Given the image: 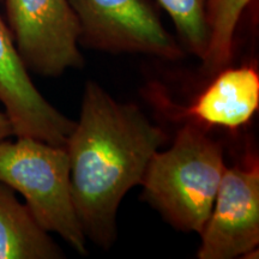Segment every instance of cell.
Wrapping results in <instances>:
<instances>
[{
  "label": "cell",
  "instance_id": "1",
  "mask_svg": "<svg viewBox=\"0 0 259 259\" xmlns=\"http://www.w3.org/2000/svg\"><path fill=\"white\" fill-rule=\"evenodd\" d=\"M167 135L134 103L116 101L100 84H85L78 120L67 138L71 192L87 238L101 247L116 239L126 193L141 185Z\"/></svg>",
  "mask_w": 259,
  "mask_h": 259
},
{
  "label": "cell",
  "instance_id": "2",
  "mask_svg": "<svg viewBox=\"0 0 259 259\" xmlns=\"http://www.w3.org/2000/svg\"><path fill=\"white\" fill-rule=\"evenodd\" d=\"M223 149L198 122L179 130L168 150H157L141 185L144 196L176 228L202 232L226 170Z\"/></svg>",
  "mask_w": 259,
  "mask_h": 259
},
{
  "label": "cell",
  "instance_id": "3",
  "mask_svg": "<svg viewBox=\"0 0 259 259\" xmlns=\"http://www.w3.org/2000/svg\"><path fill=\"white\" fill-rule=\"evenodd\" d=\"M0 181L24 197L45 231L61 236L78 253H87V236L71 192L66 148L30 137L4 139L0 142Z\"/></svg>",
  "mask_w": 259,
  "mask_h": 259
},
{
  "label": "cell",
  "instance_id": "4",
  "mask_svg": "<svg viewBox=\"0 0 259 259\" xmlns=\"http://www.w3.org/2000/svg\"><path fill=\"white\" fill-rule=\"evenodd\" d=\"M79 44L108 53H139L178 60L185 50L147 0H69Z\"/></svg>",
  "mask_w": 259,
  "mask_h": 259
},
{
  "label": "cell",
  "instance_id": "5",
  "mask_svg": "<svg viewBox=\"0 0 259 259\" xmlns=\"http://www.w3.org/2000/svg\"><path fill=\"white\" fill-rule=\"evenodd\" d=\"M9 29L29 72L58 77L83 65L69 0H4Z\"/></svg>",
  "mask_w": 259,
  "mask_h": 259
},
{
  "label": "cell",
  "instance_id": "6",
  "mask_svg": "<svg viewBox=\"0 0 259 259\" xmlns=\"http://www.w3.org/2000/svg\"><path fill=\"white\" fill-rule=\"evenodd\" d=\"M199 259H233L259 245V167L226 168L202 232Z\"/></svg>",
  "mask_w": 259,
  "mask_h": 259
},
{
  "label": "cell",
  "instance_id": "7",
  "mask_svg": "<svg viewBox=\"0 0 259 259\" xmlns=\"http://www.w3.org/2000/svg\"><path fill=\"white\" fill-rule=\"evenodd\" d=\"M0 103L15 137H30L65 147L74 120L51 105L32 83L9 25L0 16Z\"/></svg>",
  "mask_w": 259,
  "mask_h": 259
},
{
  "label": "cell",
  "instance_id": "8",
  "mask_svg": "<svg viewBox=\"0 0 259 259\" xmlns=\"http://www.w3.org/2000/svg\"><path fill=\"white\" fill-rule=\"evenodd\" d=\"M199 94L185 115L198 124L235 130L251 120L259 107V74L252 66L225 67Z\"/></svg>",
  "mask_w": 259,
  "mask_h": 259
},
{
  "label": "cell",
  "instance_id": "9",
  "mask_svg": "<svg viewBox=\"0 0 259 259\" xmlns=\"http://www.w3.org/2000/svg\"><path fill=\"white\" fill-rule=\"evenodd\" d=\"M63 251L0 181V259H59Z\"/></svg>",
  "mask_w": 259,
  "mask_h": 259
},
{
  "label": "cell",
  "instance_id": "10",
  "mask_svg": "<svg viewBox=\"0 0 259 259\" xmlns=\"http://www.w3.org/2000/svg\"><path fill=\"white\" fill-rule=\"evenodd\" d=\"M252 0H208V50L202 59L203 71L213 76L229 65L234 52L236 27Z\"/></svg>",
  "mask_w": 259,
  "mask_h": 259
},
{
  "label": "cell",
  "instance_id": "11",
  "mask_svg": "<svg viewBox=\"0 0 259 259\" xmlns=\"http://www.w3.org/2000/svg\"><path fill=\"white\" fill-rule=\"evenodd\" d=\"M168 12L177 29L180 45L200 60L209 44L206 19L208 0H157Z\"/></svg>",
  "mask_w": 259,
  "mask_h": 259
},
{
  "label": "cell",
  "instance_id": "12",
  "mask_svg": "<svg viewBox=\"0 0 259 259\" xmlns=\"http://www.w3.org/2000/svg\"><path fill=\"white\" fill-rule=\"evenodd\" d=\"M14 136V128L5 112H0V142Z\"/></svg>",
  "mask_w": 259,
  "mask_h": 259
}]
</instances>
